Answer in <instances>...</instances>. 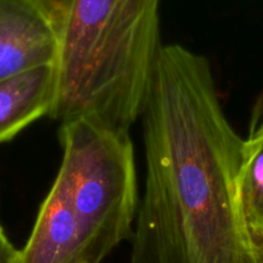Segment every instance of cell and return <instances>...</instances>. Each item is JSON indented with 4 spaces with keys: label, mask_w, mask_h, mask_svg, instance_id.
<instances>
[{
    "label": "cell",
    "mask_w": 263,
    "mask_h": 263,
    "mask_svg": "<svg viewBox=\"0 0 263 263\" xmlns=\"http://www.w3.org/2000/svg\"><path fill=\"white\" fill-rule=\"evenodd\" d=\"M145 187L130 263H263L241 207L246 140L204 55L163 45L141 112Z\"/></svg>",
    "instance_id": "obj_1"
},
{
    "label": "cell",
    "mask_w": 263,
    "mask_h": 263,
    "mask_svg": "<svg viewBox=\"0 0 263 263\" xmlns=\"http://www.w3.org/2000/svg\"><path fill=\"white\" fill-rule=\"evenodd\" d=\"M58 180L72 205L90 263L131 238L139 208L130 134L87 118L61 123Z\"/></svg>",
    "instance_id": "obj_2"
},
{
    "label": "cell",
    "mask_w": 263,
    "mask_h": 263,
    "mask_svg": "<svg viewBox=\"0 0 263 263\" xmlns=\"http://www.w3.org/2000/svg\"><path fill=\"white\" fill-rule=\"evenodd\" d=\"M59 36L28 0H0V81L58 61Z\"/></svg>",
    "instance_id": "obj_3"
},
{
    "label": "cell",
    "mask_w": 263,
    "mask_h": 263,
    "mask_svg": "<svg viewBox=\"0 0 263 263\" xmlns=\"http://www.w3.org/2000/svg\"><path fill=\"white\" fill-rule=\"evenodd\" d=\"M20 263H90L79 221L58 180L41 204Z\"/></svg>",
    "instance_id": "obj_4"
},
{
    "label": "cell",
    "mask_w": 263,
    "mask_h": 263,
    "mask_svg": "<svg viewBox=\"0 0 263 263\" xmlns=\"http://www.w3.org/2000/svg\"><path fill=\"white\" fill-rule=\"evenodd\" d=\"M57 90V63L0 81V144L12 140L43 116H50Z\"/></svg>",
    "instance_id": "obj_5"
},
{
    "label": "cell",
    "mask_w": 263,
    "mask_h": 263,
    "mask_svg": "<svg viewBox=\"0 0 263 263\" xmlns=\"http://www.w3.org/2000/svg\"><path fill=\"white\" fill-rule=\"evenodd\" d=\"M239 189L249 230L263 246V123L246 140Z\"/></svg>",
    "instance_id": "obj_6"
},
{
    "label": "cell",
    "mask_w": 263,
    "mask_h": 263,
    "mask_svg": "<svg viewBox=\"0 0 263 263\" xmlns=\"http://www.w3.org/2000/svg\"><path fill=\"white\" fill-rule=\"evenodd\" d=\"M28 2L45 15L59 36L66 22L72 0H28Z\"/></svg>",
    "instance_id": "obj_7"
},
{
    "label": "cell",
    "mask_w": 263,
    "mask_h": 263,
    "mask_svg": "<svg viewBox=\"0 0 263 263\" xmlns=\"http://www.w3.org/2000/svg\"><path fill=\"white\" fill-rule=\"evenodd\" d=\"M21 251H17L9 241L3 226L0 225V263H20Z\"/></svg>",
    "instance_id": "obj_8"
},
{
    "label": "cell",
    "mask_w": 263,
    "mask_h": 263,
    "mask_svg": "<svg viewBox=\"0 0 263 263\" xmlns=\"http://www.w3.org/2000/svg\"><path fill=\"white\" fill-rule=\"evenodd\" d=\"M258 123H263V104H262V110H261V115H259L258 122L254 123V125H258Z\"/></svg>",
    "instance_id": "obj_9"
}]
</instances>
